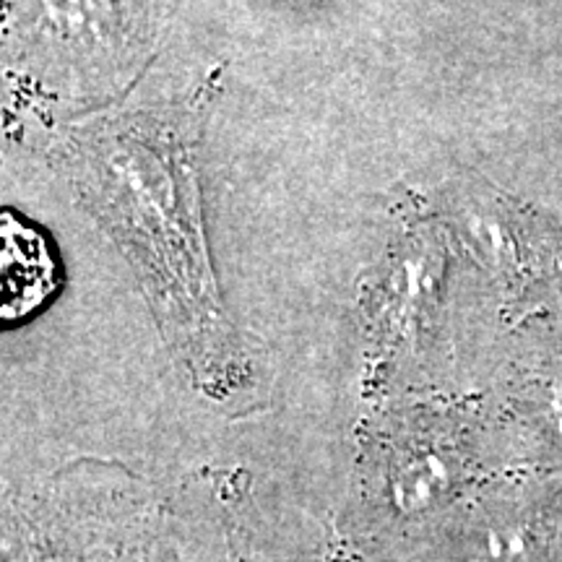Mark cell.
<instances>
[{"label":"cell","instance_id":"2","mask_svg":"<svg viewBox=\"0 0 562 562\" xmlns=\"http://www.w3.org/2000/svg\"><path fill=\"white\" fill-rule=\"evenodd\" d=\"M542 412H544V419L550 422L552 430L562 435V375L544 383Z\"/></svg>","mask_w":562,"mask_h":562},{"label":"cell","instance_id":"1","mask_svg":"<svg viewBox=\"0 0 562 562\" xmlns=\"http://www.w3.org/2000/svg\"><path fill=\"white\" fill-rule=\"evenodd\" d=\"M58 286L50 243L34 224L0 211V326L30 318Z\"/></svg>","mask_w":562,"mask_h":562}]
</instances>
